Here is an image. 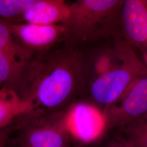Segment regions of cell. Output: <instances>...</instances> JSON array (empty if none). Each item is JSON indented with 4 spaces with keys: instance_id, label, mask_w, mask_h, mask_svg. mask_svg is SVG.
<instances>
[{
    "instance_id": "1",
    "label": "cell",
    "mask_w": 147,
    "mask_h": 147,
    "mask_svg": "<svg viewBox=\"0 0 147 147\" xmlns=\"http://www.w3.org/2000/svg\"><path fill=\"white\" fill-rule=\"evenodd\" d=\"M84 89L81 56L71 47L31 58L13 90L32 110L59 111L76 103Z\"/></svg>"
},
{
    "instance_id": "2",
    "label": "cell",
    "mask_w": 147,
    "mask_h": 147,
    "mask_svg": "<svg viewBox=\"0 0 147 147\" xmlns=\"http://www.w3.org/2000/svg\"><path fill=\"white\" fill-rule=\"evenodd\" d=\"M70 107L22 114L1 129V147H73L76 143L69 127Z\"/></svg>"
},
{
    "instance_id": "3",
    "label": "cell",
    "mask_w": 147,
    "mask_h": 147,
    "mask_svg": "<svg viewBox=\"0 0 147 147\" xmlns=\"http://www.w3.org/2000/svg\"><path fill=\"white\" fill-rule=\"evenodd\" d=\"M147 73V66L138 58L132 47L123 41L119 63L88 84L82 96L87 95L85 102L104 112L121 99L138 78Z\"/></svg>"
},
{
    "instance_id": "4",
    "label": "cell",
    "mask_w": 147,
    "mask_h": 147,
    "mask_svg": "<svg viewBox=\"0 0 147 147\" xmlns=\"http://www.w3.org/2000/svg\"><path fill=\"white\" fill-rule=\"evenodd\" d=\"M124 1L84 0L70 5V14L63 24L69 42L88 40L113 32L121 19Z\"/></svg>"
},
{
    "instance_id": "5",
    "label": "cell",
    "mask_w": 147,
    "mask_h": 147,
    "mask_svg": "<svg viewBox=\"0 0 147 147\" xmlns=\"http://www.w3.org/2000/svg\"><path fill=\"white\" fill-rule=\"evenodd\" d=\"M106 132L119 129L147 113V73L140 76L121 99L103 112Z\"/></svg>"
},
{
    "instance_id": "6",
    "label": "cell",
    "mask_w": 147,
    "mask_h": 147,
    "mask_svg": "<svg viewBox=\"0 0 147 147\" xmlns=\"http://www.w3.org/2000/svg\"><path fill=\"white\" fill-rule=\"evenodd\" d=\"M70 133L76 144L94 142L106 132V120L102 112L89 103L77 101L68 111Z\"/></svg>"
},
{
    "instance_id": "7",
    "label": "cell",
    "mask_w": 147,
    "mask_h": 147,
    "mask_svg": "<svg viewBox=\"0 0 147 147\" xmlns=\"http://www.w3.org/2000/svg\"><path fill=\"white\" fill-rule=\"evenodd\" d=\"M8 24L16 42L31 56L33 51L46 52L66 35L65 28L62 24L52 25L28 23Z\"/></svg>"
},
{
    "instance_id": "8",
    "label": "cell",
    "mask_w": 147,
    "mask_h": 147,
    "mask_svg": "<svg viewBox=\"0 0 147 147\" xmlns=\"http://www.w3.org/2000/svg\"><path fill=\"white\" fill-rule=\"evenodd\" d=\"M121 24L126 42L140 51L147 67V1H124Z\"/></svg>"
},
{
    "instance_id": "9",
    "label": "cell",
    "mask_w": 147,
    "mask_h": 147,
    "mask_svg": "<svg viewBox=\"0 0 147 147\" xmlns=\"http://www.w3.org/2000/svg\"><path fill=\"white\" fill-rule=\"evenodd\" d=\"M69 14L70 5L63 1L36 0L22 18L28 24L52 25L63 24Z\"/></svg>"
},
{
    "instance_id": "10",
    "label": "cell",
    "mask_w": 147,
    "mask_h": 147,
    "mask_svg": "<svg viewBox=\"0 0 147 147\" xmlns=\"http://www.w3.org/2000/svg\"><path fill=\"white\" fill-rule=\"evenodd\" d=\"M32 111L12 89L1 88L0 99L1 129L9 124L19 116Z\"/></svg>"
},
{
    "instance_id": "11",
    "label": "cell",
    "mask_w": 147,
    "mask_h": 147,
    "mask_svg": "<svg viewBox=\"0 0 147 147\" xmlns=\"http://www.w3.org/2000/svg\"><path fill=\"white\" fill-rule=\"evenodd\" d=\"M118 129V134L134 147H147V113Z\"/></svg>"
},
{
    "instance_id": "12",
    "label": "cell",
    "mask_w": 147,
    "mask_h": 147,
    "mask_svg": "<svg viewBox=\"0 0 147 147\" xmlns=\"http://www.w3.org/2000/svg\"><path fill=\"white\" fill-rule=\"evenodd\" d=\"M36 0H1L0 16L3 18L23 16Z\"/></svg>"
},
{
    "instance_id": "13",
    "label": "cell",
    "mask_w": 147,
    "mask_h": 147,
    "mask_svg": "<svg viewBox=\"0 0 147 147\" xmlns=\"http://www.w3.org/2000/svg\"><path fill=\"white\" fill-rule=\"evenodd\" d=\"M103 147H134L131 144L119 134H117L115 138Z\"/></svg>"
},
{
    "instance_id": "14",
    "label": "cell",
    "mask_w": 147,
    "mask_h": 147,
    "mask_svg": "<svg viewBox=\"0 0 147 147\" xmlns=\"http://www.w3.org/2000/svg\"></svg>"
}]
</instances>
